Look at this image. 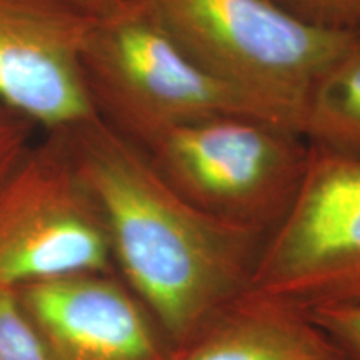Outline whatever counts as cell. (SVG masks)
Wrapping results in <instances>:
<instances>
[{"instance_id":"obj_1","label":"cell","mask_w":360,"mask_h":360,"mask_svg":"<svg viewBox=\"0 0 360 360\" xmlns=\"http://www.w3.org/2000/svg\"><path fill=\"white\" fill-rule=\"evenodd\" d=\"M101 209L114 265L175 352L242 299L265 236L210 217L94 117L57 132Z\"/></svg>"},{"instance_id":"obj_2","label":"cell","mask_w":360,"mask_h":360,"mask_svg":"<svg viewBox=\"0 0 360 360\" xmlns=\"http://www.w3.org/2000/svg\"><path fill=\"white\" fill-rule=\"evenodd\" d=\"M135 2L207 74L300 135L315 82L359 35L317 29L270 0Z\"/></svg>"},{"instance_id":"obj_3","label":"cell","mask_w":360,"mask_h":360,"mask_svg":"<svg viewBox=\"0 0 360 360\" xmlns=\"http://www.w3.org/2000/svg\"><path fill=\"white\" fill-rule=\"evenodd\" d=\"M82 69L97 115L139 147L165 130L210 117L274 122L254 101L197 65L135 0L94 20Z\"/></svg>"},{"instance_id":"obj_4","label":"cell","mask_w":360,"mask_h":360,"mask_svg":"<svg viewBox=\"0 0 360 360\" xmlns=\"http://www.w3.org/2000/svg\"><path fill=\"white\" fill-rule=\"evenodd\" d=\"M141 148L188 204L265 237L294 204L310 155L302 135L252 115L177 125Z\"/></svg>"},{"instance_id":"obj_5","label":"cell","mask_w":360,"mask_h":360,"mask_svg":"<svg viewBox=\"0 0 360 360\" xmlns=\"http://www.w3.org/2000/svg\"><path fill=\"white\" fill-rule=\"evenodd\" d=\"M242 299L305 314L360 302V157L310 146L302 186Z\"/></svg>"},{"instance_id":"obj_6","label":"cell","mask_w":360,"mask_h":360,"mask_svg":"<svg viewBox=\"0 0 360 360\" xmlns=\"http://www.w3.org/2000/svg\"><path fill=\"white\" fill-rule=\"evenodd\" d=\"M109 233L60 134L34 143L0 184V283L112 274Z\"/></svg>"},{"instance_id":"obj_7","label":"cell","mask_w":360,"mask_h":360,"mask_svg":"<svg viewBox=\"0 0 360 360\" xmlns=\"http://www.w3.org/2000/svg\"><path fill=\"white\" fill-rule=\"evenodd\" d=\"M94 20L69 0H0V101L47 134L97 117L82 69Z\"/></svg>"},{"instance_id":"obj_8","label":"cell","mask_w":360,"mask_h":360,"mask_svg":"<svg viewBox=\"0 0 360 360\" xmlns=\"http://www.w3.org/2000/svg\"><path fill=\"white\" fill-rule=\"evenodd\" d=\"M57 360H169L146 307L112 274H72L15 289Z\"/></svg>"},{"instance_id":"obj_9","label":"cell","mask_w":360,"mask_h":360,"mask_svg":"<svg viewBox=\"0 0 360 360\" xmlns=\"http://www.w3.org/2000/svg\"><path fill=\"white\" fill-rule=\"evenodd\" d=\"M169 360H350L309 314L240 299Z\"/></svg>"},{"instance_id":"obj_10","label":"cell","mask_w":360,"mask_h":360,"mask_svg":"<svg viewBox=\"0 0 360 360\" xmlns=\"http://www.w3.org/2000/svg\"><path fill=\"white\" fill-rule=\"evenodd\" d=\"M302 135L310 146L360 157V34L315 82Z\"/></svg>"},{"instance_id":"obj_11","label":"cell","mask_w":360,"mask_h":360,"mask_svg":"<svg viewBox=\"0 0 360 360\" xmlns=\"http://www.w3.org/2000/svg\"><path fill=\"white\" fill-rule=\"evenodd\" d=\"M0 360H57L13 287L0 283Z\"/></svg>"},{"instance_id":"obj_12","label":"cell","mask_w":360,"mask_h":360,"mask_svg":"<svg viewBox=\"0 0 360 360\" xmlns=\"http://www.w3.org/2000/svg\"><path fill=\"white\" fill-rule=\"evenodd\" d=\"M295 19L328 32L360 34V0H270Z\"/></svg>"},{"instance_id":"obj_13","label":"cell","mask_w":360,"mask_h":360,"mask_svg":"<svg viewBox=\"0 0 360 360\" xmlns=\"http://www.w3.org/2000/svg\"><path fill=\"white\" fill-rule=\"evenodd\" d=\"M35 129L37 125L25 115L0 101V184L34 146Z\"/></svg>"},{"instance_id":"obj_14","label":"cell","mask_w":360,"mask_h":360,"mask_svg":"<svg viewBox=\"0 0 360 360\" xmlns=\"http://www.w3.org/2000/svg\"><path fill=\"white\" fill-rule=\"evenodd\" d=\"M307 314L328 337L339 344L350 360H360V302L327 305Z\"/></svg>"},{"instance_id":"obj_15","label":"cell","mask_w":360,"mask_h":360,"mask_svg":"<svg viewBox=\"0 0 360 360\" xmlns=\"http://www.w3.org/2000/svg\"><path fill=\"white\" fill-rule=\"evenodd\" d=\"M69 2L94 19H103L119 11L127 0H69Z\"/></svg>"}]
</instances>
